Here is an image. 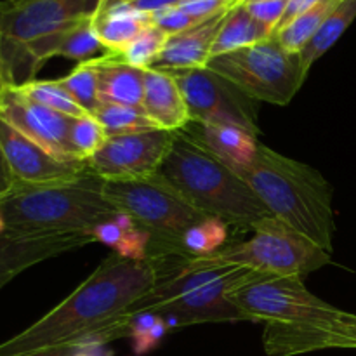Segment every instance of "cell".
Instances as JSON below:
<instances>
[{
    "mask_svg": "<svg viewBox=\"0 0 356 356\" xmlns=\"http://www.w3.org/2000/svg\"><path fill=\"white\" fill-rule=\"evenodd\" d=\"M153 16L136 9L132 3L117 0H97L92 13V26L106 52L120 54L148 24Z\"/></svg>",
    "mask_w": 356,
    "mask_h": 356,
    "instance_id": "obj_18",
    "label": "cell"
},
{
    "mask_svg": "<svg viewBox=\"0 0 356 356\" xmlns=\"http://www.w3.org/2000/svg\"><path fill=\"white\" fill-rule=\"evenodd\" d=\"M228 299L243 320L277 325L330 322L343 315V309L312 294L301 277L257 273L229 292Z\"/></svg>",
    "mask_w": 356,
    "mask_h": 356,
    "instance_id": "obj_9",
    "label": "cell"
},
{
    "mask_svg": "<svg viewBox=\"0 0 356 356\" xmlns=\"http://www.w3.org/2000/svg\"><path fill=\"white\" fill-rule=\"evenodd\" d=\"M96 6L97 0H2L0 54L9 82L10 72L26 45L89 16Z\"/></svg>",
    "mask_w": 356,
    "mask_h": 356,
    "instance_id": "obj_10",
    "label": "cell"
},
{
    "mask_svg": "<svg viewBox=\"0 0 356 356\" xmlns=\"http://www.w3.org/2000/svg\"><path fill=\"white\" fill-rule=\"evenodd\" d=\"M113 218L108 219V221H104V222H101V225L94 229L92 235H94V240H96V242L104 243V245L111 247V249L115 250V247L118 245V242H120L122 236H124L125 229L122 228V226L118 225Z\"/></svg>",
    "mask_w": 356,
    "mask_h": 356,
    "instance_id": "obj_36",
    "label": "cell"
},
{
    "mask_svg": "<svg viewBox=\"0 0 356 356\" xmlns=\"http://www.w3.org/2000/svg\"><path fill=\"white\" fill-rule=\"evenodd\" d=\"M318 2H320V0H287L284 17H282L280 24H278L277 31L287 26V24L292 23L296 17L301 16V14H305L306 10H309L313 6H316ZM277 31H275V33H277Z\"/></svg>",
    "mask_w": 356,
    "mask_h": 356,
    "instance_id": "obj_37",
    "label": "cell"
},
{
    "mask_svg": "<svg viewBox=\"0 0 356 356\" xmlns=\"http://www.w3.org/2000/svg\"><path fill=\"white\" fill-rule=\"evenodd\" d=\"M94 117L99 120L108 136L131 134V132H143L159 129L155 122L145 113L141 106H127V104L103 103Z\"/></svg>",
    "mask_w": 356,
    "mask_h": 356,
    "instance_id": "obj_25",
    "label": "cell"
},
{
    "mask_svg": "<svg viewBox=\"0 0 356 356\" xmlns=\"http://www.w3.org/2000/svg\"><path fill=\"white\" fill-rule=\"evenodd\" d=\"M169 35L160 30L155 23L148 24L124 51L120 52V58L127 65L136 66V68L148 70L152 68L153 63L159 59L160 52L163 51Z\"/></svg>",
    "mask_w": 356,
    "mask_h": 356,
    "instance_id": "obj_28",
    "label": "cell"
},
{
    "mask_svg": "<svg viewBox=\"0 0 356 356\" xmlns=\"http://www.w3.org/2000/svg\"><path fill=\"white\" fill-rule=\"evenodd\" d=\"M243 0H186V2L179 3V7L184 13L190 14L191 17H195L197 21H205L209 17H214L218 14L226 13V10L233 9L238 3H242Z\"/></svg>",
    "mask_w": 356,
    "mask_h": 356,
    "instance_id": "obj_34",
    "label": "cell"
},
{
    "mask_svg": "<svg viewBox=\"0 0 356 356\" xmlns=\"http://www.w3.org/2000/svg\"><path fill=\"white\" fill-rule=\"evenodd\" d=\"M0 2H2V0H0Z\"/></svg>",
    "mask_w": 356,
    "mask_h": 356,
    "instance_id": "obj_46",
    "label": "cell"
},
{
    "mask_svg": "<svg viewBox=\"0 0 356 356\" xmlns=\"http://www.w3.org/2000/svg\"><path fill=\"white\" fill-rule=\"evenodd\" d=\"M96 242L89 233H61L38 236H0V289L13 282L17 275L38 263L61 256L70 250L82 249Z\"/></svg>",
    "mask_w": 356,
    "mask_h": 356,
    "instance_id": "obj_15",
    "label": "cell"
},
{
    "mask_svg": "<svg viewBox=\"0 0 356 356\" xmlns=\"http://www.w3.org/2000/svg\"><path fill=\"white\" fill-rule=\"evenodd\" d=\"M79 351L76 348L72 346H61V348H52V350H44V351H37V353H30L24 356H70L72 353Z\"/></svg>",
    "mask_w": 356,
    "mask_h": 356,
    "instance_id": "obj_40",
    "label": "cell"
},
{
    "mask_svg": "<svg viewBox=\"0 0 356 356\" xmlns=\"http://www.w3.org/2000/svg\"><path fill=\"white\" fill-rule=\"evenodd\" d=\"M254 275L256 271L238 266L190 268L181 259L176 270L136 301L127 316L149 312L162 316L169 327L238 322L243 316L228 296Z\"/></svg>",
    "mask_w": 356,
    "mask_h": 356,
    "instance_id": "obj_5",
    "label": "cell"
},
{
    "mask_svg": "<svg viewBox=\"0 0 356 356\" xmlns=\"http://www.w3.org/2000/svg\"><path fill=\"white\" fill-rule=\"evenodd\" d=\"M6 235V222H3L2 216H0V236Z\"/></svg>",
    "mask_w": 356,
    "mask_h": 356,
    "instance_id": "obj_42",
    "label": "cell"
},
{
    "mask_svg": "<svg viewBox=\"0 0 356 356\" xmlns=\"http://www.w3.org/2000/svg\"><path fill=\"white\" fill-rule=\"evenodd\" d=\"M193 124V122H190ZM195 129H183L198 139L212 155L218 156L229 167H245L256 159L259 141L249 132L232 125H198Z\"/></svg>",
    "mask_w": 356,
    "mask_h": 356,
    "instance_id": "obj_20",
    "label": "cell"
},
{
    "mask_svg": "<svg viewBox=\"0 0 356 356\" xmlns=\"http://www.w3.org/2000/svg\"><path fill=\"white\" fill-rule=\"evenodd\" d=\"M183 2H186V0H136V2H132V6L138 10H143V13L153 14L156 10L167 9V7L179 6Z\"/></svg>",
    "mask_w": 356,
    "mask_h": 356,
    "instance_id": "obj_38",
    "label": "cell"
},
{
    "mask_svg": "<svg viewBox=\"0 0 356 356\" xmlns=\"http://www.w3.org/2000/svg\"><path fill=\"white\" fill-rule=\"evenodd\" d=\"M24 96L30 99L37 101V103L44 104V106L51 108V110L59 111V113L66 115V117L79 118L83 115H89L73 101V97L66 92L65 87L58 82V80H30L16 86Z\"/></svg>",
    "mask_w": 356,
    "mask_h": 356,
    "instance_id": "obj_27",
    "label": "cell"
},
{
    "mask_svg": "<svg viewBox=\"0 0 356 356\" xmlns=\"http://www.w3.org/2000/svg\"><path fill=\"white\" fill-rule=\"evenodd\" d=\"M233 170L252 188L273 218L332 254L336 233L332 188L320 170L263 143L249 165Z\"/></svg>",
    "mask_w": 356,
    "mask_h": 356,
    "instance_id": "obj_2",
    "label": "cell"
},
{
    "mask_svg": "<svg viewBox=\"0 0 356 356\" xmlns=\"http://www.w3.org/2000/svg\"><path fill=\"white\" fill-rule=\"evenodd\" d=\"M0 152L16 184L49 186L72 183L89 170L86 162H65L0 120Z\"/></svg>",
    "mask_w": 356,
    "mask_h": 356,
    "instance_id": "obj_14",
    "label": "cell"
},
{
    "mask_svg": "<svg viewBox=\"0 0 356 356\" xmlns=\"http://www.w3.org/2000/svg\"><path fill=\"white\" fill-rule=\"evenodd\" d=\"M177 132L165 129L108 136L99 152L87 160L90 172L103 181H132L160 172Z\"/></svg>",
    "mask_w": 356,
    "mask_h": 356,
    "instance_id": "obj_12",
    "label": "cell"
},
{
    "mask_svg": "<svg viewBox=\"0 0 356 356\" xmlns=\"http://www.w3.org/2000/svg\"><path fill=\"white\" fill-rule=\"evenodd\" d=\"M243 6L259 23L275 33L284 17L287 0H243Z\"/></svg>",
    "mask_w": 356,
    "mask_h": 356,
    "instance_id": "obj_32",
    "label": "cell"
},
{
    "mask_svg": "<svg viewBox=\"0 0 356 356\" xmlns=\"http://www.w3.org/2000/svg\"><path fill=\"white\" fill-rule=\"evenodd\" d=\"M356 17V0H343L339 6L336 7L332 14L323 21V24L320 26V30L313 35L312 40L302 47V51L299 52V58H301L302 70L308 72L312 70V66L315 65V61H318L341 37H343L344 31L350 28V24L353 23Z\"/></svg>",
    "mask_w": 356,
    "mask_h": 356,
    "instance_id": "obj_22",
    "label": "cell"
},
{
    "mask_svg": "<svg viewBox=\"0 0 356 356\" xmlns=\"http://www.w3.org/2000/svg\"><path fill=\"white\" fill-rule=\"evenodd\" d=\"M327 348L356 350V315L344 312L336 322L327 327L325 337H323V350Z\"/></svg>",
    "mask_w": 356,
    "mask_h": 356,
    "instance_id": "obj_31",
    "label": "cell"
},
{
    "mask_svg": "<svg viewBox=\"0 0 356 356\" xmlns=\"http://www.w3.org/2000/svg\"><path fill=\"white\" fill-rule=\"evenodd\" d=\"M250 229L254 235L245 242L229 243L211 256L191 257L183 263L190 268L238 266L263 275L302 278L332 259V254L273 216L257 221Z\"/></svg>",
    "mask_w": 356,
    "mask_h": 356,
    "instance_id": "obj_7",
    "label": "cell"
},
{
    "mask_svg": "<svg viewBox=\"0 0 356 356\" xmlns=\"http://www.w3.org/2000/svg\"><path fill=\"white\" fill-rule=\"evenodd\" d=\"M70 356H92V355H89V353H83V351H75V353H72Z\"/></svg>",
    "mask_w": 356,
    "mask_h": 356,
    "instance_id": "obj_44",
    "label": "cell"
},
{
    "mask_svg": "<svg viewBox=\"0 0 356 356\" xmlns=\"http://www.w3.org/2000/svg\"><path fill=\"white\" fill-rule=\"evenodd\" d=\"M169 329L170 327L167 325L165 320L160 316L152 329L146 330V332L132 336V351H134V355L141 356V355L148 353V351H152L153 348H155L156 344L162 341V337L169 332Z\"/></svg>",
    "mask_w": 356,
    "mask_h": 356,
    "instance_id": "obj_35",
    "label": "cell"
},
{
    "mask_svg": "<svg viewBox=\"0 0 356 356\" xmlns=\"http://www.w3.org/2000/svg\"><path fill=\"white\" fill-rule=\"evenodd\" d=\"M108 134L94 115H83V117L73 118L70 141H72L73 155L80 162H87L101 146L106 143Z\"/></svg>",
    "mask_w": 356,
    "mask_h": 356,
    "instance_id": "obj_29",
    "label": "cell"
},
{
    "mask_svg": "<svg viewBox=\"0 0 356 356\" xmlns=\"http://www.w3.org/2000/svg\"><path fill=\"white\" fill-rule=\"evenodd\" d=\"M103 193L117 212L152 235L149 257H183L181 240L209 219L160 172L132 181H104Z\"/></svg>",
    "mask_w": 356,
    "mask_h": 356,
    "instance_id": "obj_6",
    "label": "cell"
},
{
    "mask_svg": "<svg viewBox=\"0 0 356 356\" xmlns=\"http://www.w3.org/2000/svg\"><path fill=\"white\" fill-rule=\"evenodd\" d=\"M153 23L160 28V30L165 31L167 35H176L181 33L184 30H190V28L200 24V21H197L195 17H191L190 14L184 13L179 7H167V9L156 10L152 14Z\"/></svg>",
    "mask_w": 356,
    "mask_h": 356,
    "instance_id": "obj_33",
    "label": "cell"
},
{
    "mask_svg": "<svg viewBox=\"0 0 356 356\" xmlns=\"http://www.w3.org/2000/svg\"><path fill=\"white\" fill-rule=\"evenodd\" d=\"M273 35V31L264 26L263 23H259L245 9L242 2L226 14L225 21H222L221 28L218 31V37L214 40V45H212V58L250 47V45L268 40Z\"/></svg>",
    "mask_w": 356,
    "mask_h": 356,
    "instance_id": "obj_21",
    "label": "cell"
},
{
    "mask_svg": "<svg viewBox=\"0 0 356 356\" xmlns=\"http://www.w3.org/2000/svg\"><path fill=\"white\" fill-rule=\"evenodd\" d=\"M172 75L183 92L193 124L232 125L259 138L257 101L236 83L207 66L172 72Z\"/></svg>",
    "mask_w": 356,
    "mask_h": 356,
    "instance_id": "obj_11",
    "label": "cell"
},
{
    "mask_svg": "<svg viewBox=\"0 0 356 356\" xmlns=\"http://www.w3.org/2000/svg\"><path fill=\"white\" fill-rule=\"evenodd\" d=\"M104 181L87 170L72 183L26 186L14 184L0 202L6 233L16 236L89 233L117 214L103 193ZM94 236V235H92Z\"/></svg>",
    "mask_w": 356,
    "mask_h": 356,
    "instance_id": "obj_3",
    "label": "cell"
},
{
    "mask_svg": "<svg viewBox=\"0 0 356 356\" xmlns=\"http://www.w3.org/2000/svg\"><path fill=\"white\" fill-rule=\"evenodd\" d=\"M152 235L139 226H134L131 229H125L124 236L115 247L113 252L125 259L146 261L149 259V254H152Z\"/></svg>",
    "mask_w": 356,
    "mask_h": 356,
    "instance_id": "obj_30",
    "label": "cell"
},
{
    "mask_svg": "<svg viewBox=\"0 0 356 356\" xmlns=\"http://www.w3.org/2000/svg\"><path fill=\"white\" fill-rule=\"evenodd\" d=\"M170 257L132 261L111 254L83 284L28 329L0 344V356H24L52 348L96 346L127 336L129 309L179 263Z\"/></svg>",
    "mask_w": 356,
    "mask_h": 356,
    "instance_id": "obj_1",
    "label": "cell"
},
{
    "mask_svg": "<svg viewBox=\"0 0 356 356\" xmlns=\"http://www.w3.org/2000/svg\"><path fill=\"white\" fill-rule=\"evenodd\" d=\"M0 120L33 141L56 159L80 162L70 141L73 118L24 96L16 86H7L0 97Z\"/></svg>",
    "mask_w": 356,
    "mask_h": 356,
    "instance_id": "obj_13",
    "label": "cell"
},
{
    "mask_svg": "<svg viewBox=\"0 0 356 356\" xmlns=\"http://www.w3.org/2000/svg\"><path fill=\"white\" fill-rule=\"evenodd\" d=\"M145 72L127 65L120 54L104 52L99 56L101 103L141 106L145 94Z\"/></svg>",
    "mask_w": 356,
    "mask_h": 356,
    "instance_id": "obj_19",
    "label": "cell"
},
{
    "mask_svg": "<svg viewBox=\"0 0 356 356\" xmlns=\"http://www.w3.org/2000/svg\"><path fill=\"white\" fill-rule=\"evenodd\" d=\"M14 184H16V181H14L13 174H10L9 167L6 163V159H3L2 152H0V202L13 191Z\"/></svg>",
    "mask_w": 356,
    "mask_h": 356,
    "instance_id": "obj_39",
    "label": "cell"
},
{
    "mask_svg": "<svg viewBox=\"0 0 356 356\" xmlns=\"http://www.w3.org/2000/svg\"><path fill=\"white\" fill-rule=\"evenodd\" d=\"M343 0H320L316 6L306 10L305 14L296 17L292 23L278 30L275 33L277 40L291 52H301L302 47L313 38V35L320 30L323 21L336 10V7Z\"/></svg>",
    "mask_w": 356,
    "mask_h": 356,
    "instance_id": "obj_23",
    "label": "cell"
},
{
    "mask_svg": "<svg viewBox=\"0 0 356 356\" xmlns=\"http://www.w3.org/2000/svg\"><path fill=\"white\" fill-rule=\"evenodd\" d=\"M0 79H2V80H6V82H7V83H9V86H10L9 79H7V73H6V66H3V61H2V54H0Z\"/></svg>",
    "mask_w": 356,
    "mask_h": 356,
    "instance_id": "obj_41",
    "label": "cell"
},
{
    "mask_svg": "<svg viewBox=\"0 0 356 356\" xmlns=\"http://www.w3.org/2000/svg\"><path fill=\"white\" fill-rule=\"evenodd\" d=\"M226 240H228V225L218 218H209L184 233L181 240V250L184 259L205 257L222 249Z\"/></svg>",
    "mask_w": 356,
    "mask_h": 356,
    "instance_id": "obj_26",
    "label": "cell"
},
{
    "mask_svg": "<svg viewBox=\"0 0 356 356\" xmlns=\"http://www.w3.org/2000/svg\"><path fill=\"white\" fill-rule=\"evenodd\" d=\"M58 82L86 113L94 115L103 104L99 97V56L79 63L72 73L59 79Z\"/></svg>",
    "mask_w": 356,
    "mask_h": 356,
    "instance_id": "obj_24",
    "label": "cell"
},
{
    "mask_svg": "<svg viewBox=\"0 0 356 356\" xmlns=\"http://www.w3.org/2000/svg\"><path fill=\"white\" fill-rule=\"evenodd\" d=\"M7 86H9V83H7L6 80H2V79H0V97H2V92H3V89H6Z\"/></svg>",
    "mask_w": 356,
    "mask_h": 356,
    "instance_id": "obj_43",
    "label": "cell"
},
{
    "mask_svg": "<svg viewBox=\"0 0 356 356\" xmlns=\"http://www.w3.org/2000/svg\"><path fill=\"white\" fill-rule=\"evenodd\" d=\"M229 10L214 17H209L190 30L170 35L167 38L165 47L160 52L159 59L153 63L152 68L170 73L205 68L212 58V45L218 37L219 28H221L222 21Z\"/></svg>",
    "mask_w": 356,
    "mask_h": 356,
    "instance_id": "obj_16",
    "label": "cell"
},
{
    "mask_svg": "<svg viewBox=\"0 0 356 356\" xmlns=\"http://www.w3.org/2000/svg\"><path fill=\"white\" fill-rule=\"evenodd\" d=\"M141 108L159 129L179 132L190 124L186 101L172 73L148 68L145 72V94Z\"/></svg>",
    "mask_w": 356,
    "mask_h": 356,
    "instance_id": "obj_17",
    "label": "cell"
},
{
    "mask_svg": "<svg viewBox=\"0 0 356 356\" xmlns=\"http://www.w3.org/2000/svg\"><path fill=\"white\" fill-rule=\"evenodd\" d=\"M207 68L226 76L252 99L285 106L306 80L299 52H291L271 37L250 47L216 56Z\"/></svg>",
    "mask_w": 356,
    "mask_h": 356,
    "instance_id": "obj_8",
    "label": "cell"
},
{
    "mask_svg": "<svg viewBox=\"0 0 356 356\" xmlns=\"http://www.w3.org/2000/svg\"><path fill=\"white\" fill-rule=\"evenodd\" d=\"M117 2H127V3H132V2H136V0H117Z\"/></svg>",
    "mask_w": 356,
    "mask_h": 356,
    "instance_id": "obj_45",
    "label": "cell"
},
{
    "mask_svg": "<svg viewBox=\"0 0 356 356\" xmlns=\"http://www.w3.org/2000/svg\"><path fill=\"white\" fill-rule=\"evenodd\" d=\"M160 174L198 211L226 225L252 228L271 216L252 188L186 131L176 134Z\"/></svg>",
    "mask_w": 356,
    "mask_h": 356,
    "instance_id": "obj_4",
    "label": "cell"
}]
</instances>
